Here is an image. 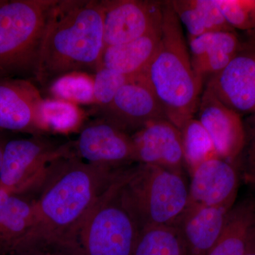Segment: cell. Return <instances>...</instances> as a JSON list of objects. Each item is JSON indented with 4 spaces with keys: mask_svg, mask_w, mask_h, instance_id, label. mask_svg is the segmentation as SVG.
<instances>
[{
    "mask_svg": "<svg viewBox=\"0 0 255 255\" xmlns=\"http://www.w3.org/2000/svg\"><path fill=\"white\" fill-rule=\"evenodd\" d=\"M130 167L115 169L88 163L72 147L52 162L32 197L37 217L35 229L77 240L87 214Z\"/></svg>",
    "mask_w": 255,
    "mask_h": 255,
    "instance_id": "6da1fadb",
    "label": "cell"
},
{
    "mask_svg": "<svg viewBox=\"0 0 255 255\" xmlns=\"http://www.w3.org/2000/svg\"><path fill=\"white\" fill-rule=\"evenodd\" d=\"M104 50L102 1L58 0L47 23L34 80L46 87L68 74L97 72Z\"/></svg>",
    "mask_w": 255,
    "mask_h": 255,
    "instance_id": "7a4b0ae2",
    "label": "cell"
},
{
    "mask_svg": "<svg viewBox=\"0 0 255 255\" xmlns=\"http://www.w3.org/2000/svg\"><path fill=\"white\" fill-rule=\"evenodd\" d=\"M141 74L167 119L177 128L194 117L200 100L202 78L193 68L180 21L169 1L163 3L159 46Z\"/></svg>",
    "mask_w": 255,
    "mask_h": 255,
    "instance_id": "3957f363",
    "label": "cell"
},
{
    "mask_svg": "<svg viewBox=\"0 0 255 255\" xmlns=\"http://www.w3.org/2000/svg\"><path fill=\"white\" fill-rule=\"evenodd\" d=\"M58 0H14L0 5V78L35 79L42 43Z\"/></svg>",
    "mask_w": 255,
    "mask_h": 255,
    "instance_id": "277c9868",
    "label": "cell"
},
{
    "mask_svg": "<svg viewBox=\"0 0 255 255\" xmlns=\"http://www.w3.org/2000/svg\"><path fill=\"white\" fill-rule=\"evenodd\" d=\"M121 194L140 232L147 228L174 226L187 208L189 186L184 174L137 164L129 169Z\"/></svg>",
    "mask_w": 255,
    "mask_h": 255,
    "instance_id": "5b68a950",
    "label": "cell"
},
{
    "mask_svg": "<svg viewBox=\"0 0 255 255\" xmlns=\"http://www.w3.org/2000/svg\"><path fill=\"white\" fill-rule=\"evenodd\" d=\"M130 167L102 194L82 221L77 240L84 255L133 254L140 230L121 194Z\"/></svg>",
    "mask_w": 255,
    "mask_h": 255,
    "instance_id": "8992f818",
    "label": "cell"
},
{
    "mask_svg": "<svg viewBox=\"0 0 255 255\" xmlns=\"http://www.w3.org/2000/svg\"><path fill=\"white\" fill-rule=\"evenodd\" d=\"M72 149L45 135L7 140L0 169V189L10 194L33 197L53 161Z\"/></svg>",
    "mask_w": 255,
    "mask_h": 255,
    "instance_id": "52a82bcc",
    "label": "cell"
},
{
    "mask_svg": "<svg viewBox=\"0 0 255 255\" xmlns=\"http://www.w3.org/2000/svg\"><path fill=\"white\" fill-rule=\"evenodd\" d=\"M72 145L75 155L88 163L115 169L137 163L131 135L105 119L84 127Z\"/></svg>",
    "mask_w": 255,
    "mask_h": 255,
    "instance_id": "ba28073f",
    "label": "cell"
},
{
    "mask_svg": "<svg viewBox=\"0 0 255 255\" xmlns=\"http://www.w3.org/2000/svg\"><path fill=\"white\" fill-rule=\"evenodd\" d=\"M100 114L101 119L128 134L137 131L150 122L167 119L142 74L129 78L110 105L100 109Z\"/></svg>",
    "mask_w": 255,
    "mask_h": 255,
    "instance_id": "9c48e42d",
    "label": "cell"
},
{
    "mask_svg": "<svg viewBox=\"0 0 255 255\" xmlns=\"http://www.w3.org/2000/svg\"><path fill=\"white\" fill-rule=\"evenodd\" d=\"M105 48L137 39L162 24L163 3L143 0L102 1Z\"/></svg>",
    "mask_w": 255,
    "mask_h": 255,
    "instance_id": "30bf717a",
    "label": "cell"
},
{
    "mask_svg": "<svg viewBox=\"0 0 255 255\" xmlns=\"http://www.w3.org/2000/svg\"><path fill=\"white\" fill-rule=\"evenodd\" d=\"M206 87L238 114H255V38L241 42L236 56L223 70L212 75Z\"/></svg>",
    "mask_w": 255,
    "mask_h": 255,
    "instance_id": "8fae6325",
    "label": "cell"
},
{
    "mask_svg": "<svg viewBox=\"0 0 255 255\" xmlns=\"http://www.w3.org/2000/svg\"><path fill=\"white\" fill-rule=\"evenodd\" d=\"M43 100L31 80L0 78V130L31 135L49 132L42 118Z\"/></svg>",
    "mask_w": 255,
    "mask_h": 255,
    "instance_id": "7c38bea8",
    "label": "cell"
},
{
    "mask_svg": "<svg viewBox=\"0 0 255 255\" xmlns=\"http://www.w3.org/2000/svg\"><path fill=\"white\" fill-rule=\"evenodd\" d=\"M198 109V120L209 132L219 157L233 164L246 145V128L241 115L228 108L208 87Z\"/></svg>",
    "mask_w": 255,
    "mask_h": 255,
    "instance_id": "4fadbf2b",
    "label": "cell"
},
{
    "mask_svg": "<svg viewBox=\"0 0 255 255\" xmlns=\"http://www.w3.org/2000/svg\"><path fill=\"white\" fill-rule=\"evenodd\" d=\"M191 173L187 205L231 209L238 190L234 164L221 157L199 164Z\"/></svg>",
    "mask_w": 255,
    "mask_h": 255,
    "instance_id": "5bb4252c",
    "label": "cell"
},
{
    "mask_svg": "<svg viewBox=\"0 0 255 255\" xmlns=\"http://www.w3.org/2000/svg\"><path fill=\"white\" fill-rule=\"evenodd\" d=\"M137 164H149L183 174L180 130L167 119L150 122L131 135Z\"/></svg>",
    "mask_w": 255,
    "mask_h": 255,
    "instance_id": "9a60e30c",
    "label": "cell"
},
{
    "mask_svg": "<svg viewBox=\"0 0 255 255\" xmlns=\"http://www.w3.org/2000/svg\"><path fill=\"white\" fill-rule=\"evenodd\" d=\"M231 209L187 205L173 226L182 238L185 255H208Z\"/></svg>",
    "mask_w": 255,
    "mask_h": 255,
    "instance_id": "2e32d148",
    "label": "cell"
},
{
    "mask_svg": "<svg viewBox=\"0 0 255 255\" xmlns=\"http://www.w3.org/2000/svg\"><path fill=\"white\" fill-rule=\"evenodd\" d=\"M36 225L31 197L0 189V255H14Z\"/></svg>",
    "mask_w": 255,
    "mask_h": 255,
    "instance_id": "e0dca14e",
    "label": "cell"
},
{
    "mask_svg": "<svg viewBox=\"0 0 255 255\" xmlns=\"http://www.w3.org/2000/svg\"><path fill=\"white\" fill-rule=\"evenodd\" d=\"M191 64L200 78L214 75L226 68L241 46L235 31L210 32L189 37Z\"/></svg>",
    "mask_w": 255,
    "mask_h": 255,
    "instance_id": "ac0fdd59",
    "label": "cell"
},
{
    "mask_svg": "<svg viewBox=\"0 0 255 255\" xmlns=\"http://www.w3.org/2000/svg\"><path fill=\"white\" fill-rule=\"evenodd\" d=\"M161 26L133 41L105 48L101 67L127 77L141 74L159 46Z\"/></svg>",
    "mask_w": 255,
    "mask_h": 255,
    "instance_id": "d6986e66",
    "label": "cell"
},
{
    "mask_svg": "<svg viewBox=\"0 0 255 255\" xmlns=\"http://www.w3.org/2000/svg\"><path fill=\"white\" fill-rule=\"evenodd\" d=\"M255 236V199L248 198L230 210L217 241L207 255H244Z\"/></svg>",
    "mask_w": 255,
    "mask_h": 255,
    "instance_id": "ffe728a7",
    "label": "cell"
},
{
    "mask_svg": "<svg viewBox=\"0 0 255 255\" xmlns=\"http://www.w3.org/2000/svg\"><path fill=\"white\" fill-rule=\"evenodd\" d=\"M179 21L187 28L189 37L221 31H235L225 20L214 0L169 1Z\"/></svg>",
    "mask_w": 255,
    "mask_h": 255,
    "instance_id": "44dd1931",
    "label": "cell"
},
{
    "mask_svg": "<svg viewBox=\"0 0 255 255\" xmlns=\"http://www.w3.org/2000/svg\"><path fill=\"white\" fill-rule=\"evenodd\" d=\"M182 136L184 163L190 172L210 159L220 157L209 132L198 119H188L179 128Z\"/></svg>",
    "mask_w": 255,
    "mask_h": 255,
    "instance_id": "7402d4cb",
    "label": "cell"
},
{
    "mask_svg": "<svg viewBox=\"0 0 255 255\" xmlns=\"http://www.w3.org/2000/svg\"><path fill=\"white\" fill-rule=\"evenodd\" d=\"M132 255H185V251L175 226H156L140 231Z\"/></svg>",
    "mask_w": 255,
    "mask_h": 255,
    "instance_id": "603a6c76",
    "label": "cell"
},
{
    "mask_svg": "<svg viewBox=\"0 0 255 255\" xmlns=\"http://www.w3.org/2000/svg\"><path fill=\"white\" fill-rule=\"evenodd\" d=\"M42 118L48 130L67 132L77 128L83 119V114L73 102L60 100H43Z\"/></svg>",
    "mask_w": 255,
    "mask_h": 255,
    "instance_id": "cb8c5ba5",
    "label": "cell"
},
{
    "mask_svg": "<svg viewBox=\"0 0 255 255\" xmlns=\"http://www.w3.org/2000/svg\"><path fill=\"white\" fill-rule=\"evenodd\" d=\"M49 90L56 100L73 103L95 102L94 79L86 73H71L60 77L50 84Z\"/></svg>",
    "mask_w": 255,
    "mask_h": 255,
    "instance_id": "d4e9b609",
    "label": "cell"
},
{
    "mask_svg": "<svg viewBox=\"0 0 255 255\" xmlns=\"http://www.w3.org/2000/svg\"><path fill=\"white\" fill-rule=\"evenodd\" d=\"M226 22L233 28L255 31V0H214Z\"/></svg>",
    "mask_w": 255,
    "mask_h": 255,
    "instance_id": "484cf974",
    "label": "cell"
},
{
    "mask_svg": "<svg viewBox=\"0 0 255 255\" xmlns=\"http://www.w3.org/2000/svg\"><path fill=\"white\" fill-rule=\"evenodd\" d=\"M131 77L100 67L94 79V98L100 109L110 105L119 89Z\"/></svg>",
    "mask_w": 255,
    "mask_h": 255,
    "instance_id": "4316f807",
    "label": "cell"
},
{
    "mask_svg": "<svg viewBox=\"0 0 255 255\" xmlns=\"http://www.w3.org/2000/svg\"><path fill=\"white\" fill-rule=\"evenodd\" d=\"M245 128L246 133L245 179L248 182L255 184V113L250 116Z\"/></svg>",
    "mask_w": 255,
    "mask_h": 255,
    "instance_id": "83f0119b",
    "label": "cell"
},
{
    "mask_svg": "<svg viewBox=\"0 0 255 255\" xmlns=\"http://www.w3.org/2000/svg\"><path fill=\"white\" fill-rule=\"evenodd\" d=\"M6 142H7V140H6L2 135H0V169H1V164H2L3 155H4V147Z\"/></svg>",
    "mask_w": 255,
    "mask_h": 255,
    "instance_id": "f1b7e54d",
    "label": "cell"
},
{
    "mask_svg": "<svg viewBox=\"0 0 255 255\" xmlns=\"http://www.w3.org/2000/svg\"><path fill=\"white\" fill-rule=\"evenodd\" d=\"M244 255H255V236L252 240Z\"/></svg>",
    "mask_w": 255,
    "mask_h": 255,
    "instance_id": "f546056e",
    "label": "cell"
},
{
    "mask_svg": "<svg viewBox=\"0 0 255 255\" xmlns=\"http://www.w3.org/2000/svg\"><path fill=\"white\" fill-rule=\"evenodd\" d=\"M4 1H0V5L2 4L3 2H4Z\"/></svg>",
    "mask_w": 255,
    "mask_h": 255,
    "instance_id": "4dcf8cb0",
    "label": "cell"
}]
</instances>
